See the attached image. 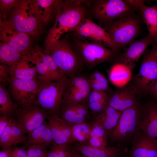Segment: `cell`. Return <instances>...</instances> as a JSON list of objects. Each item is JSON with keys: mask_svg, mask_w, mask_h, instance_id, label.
I'll return each mask as SVG.
<instances>
[{"mask_svg": "<svg viewBox=\"0 0 157 157\" xmlns=\"http://www.w3.org/2000/svg\"><path fill=\"white\" fill-rule=\"evenodd\" d=\"M153 43L152 40L148 35L144 38L134 40L129 45L126 51L119 55L115 60L116 62L123 63L133 70L136 63L147 47Z\"/></svg>", "mask_w": 157, "mask_h": 157, "instance_id": "16", "label": "cell"}, {"mask_svg": "<svg viewBox=\"0 0 157 157\" xmlns=\"http://www.w3.org/2000/svg\"><path fill=\"white\" fill-rule=\"evenodd\" d=\"M92 91L88 78L76 74L70 78L61 107L86 103Z\"/></svg>", "mask_w": 157, "mask_h": 157, "instance_id": "14", "label": "cell"}, {"mask_svg": "<svg viewBox=\"0 0 157 157\" xmlns=\"http://www.w3.org/2000/svg\"><path fill=\"white\" fill-rule=\"evenodd\" d=\"M7 65L4 64L0 63V83L3 85L8 82L9 73V68Z\"/></svg>", "mask_w": 157, "mask_h": 157, "instance_id": "39", "label": "cell"}, {"mask_svg": "<svg viewBox=\"0 0 157 157\" xmlns=\"http://www.w3.org/2000/svg\"><path fill=\"white\" fill-rule=\"evenodd\" d=\"M25 134L13 117L9 124L0 136V146L2 148H8L22 143L25 144L26 139Z\"/></svg>", "mask_w": 157, "mask_h": 157, "instance_id": "24", "label": "cell"}, {"mask_svg": "<svg viewBox=\"0 0 157 157\" xmlns=\"http://www.w3.org/2000/svg\"><path fill=\"white\" fill-rule=\"evenodd\" d=\"M8 82L11 95L18 106L33 103L40 85L38 79L22 80L10 76Z\"/></svg>", "mask_w": 157, "mask_h": 157, "instance_id": "13", "label": "cell"}, {"mask_svg": "<svg viewBox=\"0 0 157 157\" xmlns=\"http://www.w3.org/2000/svg\"><path fill=\"white\" fill-rule=\"evenodd\" d=\"M72 149L85 157H119L124 154L125 150L121 148L112 146L97 148L87 143H77Z\"/></svg>", "mask_w": 157, "mask_h": 157, "instance_id": "23", "label": "cell"}, {"mask_svg": "<svg viewBox=\"0 0 157 157\" xmlns=\"http://www.w3.org/2000/svg\"><path fill=\"white\" fill-rule=\"evenodd\" d=\"M125 1L134 8L140 10L147 27L148 35L152 40V44L157 45V6H147L142 0Z\"/></svg>", "mask_w": 157, "mask_h": 157, "instance_id": "20", "label": "cell"}, {"mask_svg": "<svg viewBox=\"0 0 157 157\" xmlns=\"http://www.w3.org/2000/svg\"><path fill=\"white\" fill-rule=\"evenodd\" d=\"M132 141L130 157H157V138H150L140 130Z\"/></svg>", "mask_w": 157, "mask_h": 157, "instance_id": "18", "label": "cell"}, {"mask_svg": "<svg viewBox=\"0 0 157 157\" xmlns=\"http://www.w3.org/2000/svg\"><path fill=\"white\" fill-rule=\"evenodd\" d=\"M70 78L67 77L41 84L33 103L45 110L50 115L58 114Z\"/></svg>", "mask_w": 157, "mask_h": 157, "instance_id": "5", "label": "cell"}, {"mask_svg": "<svg viewBox=\"0 0 157 157\" xmlns=\"http://www.w3.org/2000/svg\"><path fill=\"white\" fill-rule=\"evenodd\" d=\"M149 93L151 94L157 102V83L152 87Z\"/></svg>", "mask_w": 157, "mask_h": 157, "instance_id": "43", "label": "cell"}, {"mask_svg": "<svg viewBox=\"0 0 157 157\" xmlns=\"http://www.w3.org/2000/svg\"><path fill=\"white\" fill-rule=\"evenodd\" d=\"M50 114L33 104L18 107L13 117L26 133L40 126Z\"/></svg>", "mask_w": 157, "mask_h": 157, "instance_id": "12", "label": "cell"}, {"mask_svg": "<svg viewBox=\"0 0 157 157\" xmlns=\"http://www.w3.org/2000/svg\"><path fill=\"white\" fill-rule=\"evenodd\" d=\"M104 29L121 49L134 41L139 34V20L133 13L106 24Z\"/></svg>", "mask_w": 157, "mask_h": 157, "instance_id": "6", "label": "cell"}, {"mask_svg": "<svg viewBox=\"0 0 157 157\" xmlns=\"http://www.w3.org/2000/svg\"><path fill=\"white\" fill-rule=\"evenodd\" d=\"M88 79L92 90L107 94L111 91L107 79L101 72L97 71H94Z\"/></svg>", "mask_w": 157, "mask_h": 157, "instance_id": "34", "label": "cell"}, {"mask_svg": "<svg viewBox=\"0 0 157 157\" xmlns=\"http://www.w3.org/2000/svg\"><path fill=\"white\" fill-rule=\"evenodd\" d=\"M142 106L139 101L122 112L117 125L108 136L111 142L121 145L132 141L140 130Z\"/></svg>", "mask_w": 157, "mask_h": 157, "instance_id": "4", "label": "cell"}, {"mask_svg": "<svg viewBox=\"0 0 157 157\" xmlns=\"http://www.w3.org/2000/svg\"><path fill=\"white\" fill-rule=\"evenodd\" d=\"M47 119L52 134L53 144H69L75 142L72 135V125L58 114L50 115Z\"/></svg>", "mask_w": 157, "mask_h": 157, "instance_id": "17", "label": "cell"}, {"mask_svg": "<svg viewBox=\"0 0 157 157\" xmlns=\"http://www.w3.org/2000/svg\"><path fill=\"white\" fill-rule=\"evenodd\" d=\"M108 94L92 90L87 101L88 108L93 114L101 112L107 105Z\"/></svg>", "mask_w": 157, "mask_h": 157, "instance_id": "32", "label": "cell"}, {"mask_svg": "<svg viewBox=\"0 0 157 157\" xmlns=\"http://www.w3.org/2000/svg\"><path fill=\"white\" fill-rule=\"evenodd\" d=\"M88 108L86 103L61 107L60 117L71 125L84 122L89 115Z\"/></svg>", "mask_w": 157, "mask_h": 157, "instance_id": "25", "label": "cell"}, {"mask_svg": "<svg viewBox=\"0 0 157 157\" xmlns=\"http://www.w3.org/2000/svg\"><path fill=\"white\" fill-rule=\"evenodd\" d=\"M28 54L35 65L40 85L66 77L60 72L52 57L43 52L39 47L31 49Z\"/></svg>", "mask_w": 157, "mask_h": 157, "instance_id": "10", "label": "cell"}, {"mask_svg": "<svg viewBox=\"0 0 157 157\" xmlns=\"http://www.w3.org/2000/svg\"><path fill=\"white\" fill-rule=\"evenodd\" d=\"M90 125L91 130L87 143L95 147H107L108 144V136L102 126L95 120Z\"/></svg>", "mask_w": 157, "mask_h": 157, "instance_id": "30", "label": "cell"}, {"mask_svg": "<svg viewBox=\"0 0 157 157\" xmlns=\"http://www.w3.org/2000/svg\"><path fill=\"white\" fill-rule=\"evenodd\" d=\"M119 157H130L129 155L128 156H126L124 154H123V155H122Z\"/></svg>", "mask_w": 157, "mask_h": 157, "instance_id": "46", "label": "cell"}, {"mask_svg": "<svg viewBox=\"0 0 157 157\" xmlns=\"http://www.w3.org/2000/svg\"><path fill=\"white\" fill-rule=\"evenodd\" d=\"M11 157H28L27 151L23 148L15 147L11 151Z\"/></svg>", "mask_w": 157, "mask_h": 157, "instance_id": "40", "label": "cell"}, {"mask_svg": "<svg viewBox=\"0 0 157 157\" xmlns=\"http://www.w3.org/2000/svg\"><path fill=\"white\" fill-rule=\"evenodd\" d=\"M18 106L14 101L4 85L0 83V114L13 117Z\"/></svg>", "mask_w": 157, "mask_h": 157, "instance_id": "31", "label": "cell"}, {"mask_svg": "<svg viewBox=\"0 0 157 157\" xmlns=\"http://www.w3.org/2000/svg\"><path fill=\"white\" fill-rule=\"evenodd\" d=\"M138 73L133 84L141 93H149L157 83V60L152 49L145 51Z\"/></svg>", "mask_w": 157, "mask_h": 157, "instance_id": "9", "label": "cell"}, {"mask_svg": "<svg viewBox=\"0 0 157 157\" xmlns=\"http://www.w3.org/2000/svg\"><path fill=\"white\" fill-rule=\"evenodd\" d=\"M19 0H0V14L3 21L6 20L9 13L17 4Z\"/></svg>", "mask_w": 157, "mask_h": 157, "instance_id": "37", "label": "cell"}, {"mask_svg": "<svg viewBox=\"0 0 157 157\" xmlns=\"http://www.w3.org/2000/svg\"><path fill=\"white\" fill-rule=\"evenodd\" d=\"M72 136L74 141L77 143H87L91 130V125L86 123L74 124L72 125Z\"/></svg>", "mask_w": 157, "mask_h": 157, "instance_id": "35", "label": "cell"}, {"mask_svg": "<svg viewBox=\"0 0 157 157\" xmlns=\"http://www.w3.org/2000/svg\"><path fill=\"white\" fill-rule=\"evenodd\" d=\"M141 93L133 83H128L108 94L107 105L122 112L139 101Z\"/></svg>", "mask_w": 157, "mask_h": 157, "instance_id": "15", "label": "cell"}, {"mask_svg": "<svg viewBox=\"0 0 157 157\" xmlns=\"http://www.w3.org/2000/svg\"><path fill=\"white\" fill-rule=\"evenodd\" d=\"M46 147L39 145L28 146V157H47Z\"/></svg>", "mask_w": 157, "mask_h": 157, "instance_id": "38", "label": "cell"}, {"mask_svg": "<svg viewBox=\"0 0 157 157\" xmlns=\"http://www.w3.org/2000/svg\"><path fill=\"white\" fill-rule=\"evenodd\" d=\"M132 71L123 63L116 62L109 70V80L114 85L118 88L122 87L128 83Z\"/></svg>", "mask_w": 157, "mask_h": 157, "instance_id": "29", "label": "cell"}, {"mask_svg": "<svg viewBox=\"0 0 157 157\" xmlns=\"http://www.w3.org/2000/svg\"><path fill=\"white\" fill-rule=\"evenodd\" d=\"M76 45V52L83 64L92 68L101 63L115 60L119 50L79 39Z\"/></svg>", "mask_w": 157, "mask_h": 157, "instance_id": "7", "label": "cell"}, {"mask_svg": "<svg viewBox=\"0 0 157 157\" xmlns=\"http://www.w3.org/2000/svg\"><path fill=\"white\" fill-rule=\"evenodd\" d=\"M31 1L35 13L41 22L47 23L55 13H57L61 1L53 0Z\"/></svg>", "mask_w": 157, "mask_h": 157, "instance_id": "26", "label": "cell"}, {"mask_svg": "<svg viewBox=\"0 0 157 157\" xmlns=\"http://www.w3.org/2000/svg\"><path fill=\"white\" fill-rule=\"evenodd\" d=\"M11 147L2 148L0 151V157H11Z\"/></svg>", "mask_w": 157, "mask_h": 157, "instance_id": "42", "label": "cell"}, {"mask_svg": "<svg viewBox=\"0 0 157 157\" xmlns=\"http://www.w3.org/2000/svg\"><path fill=\"white\" fill-rule=\"evenodd\" d=\"M72 150V157H85L75 151L73 149Z\"/></svg>", "mask_w": 157, "mask_h": 157, "instance_id": "45", "label": "cell"}, {"mask_svg": "<svg viewBox=\"0 0 157 157\" xmlns=\"http://www.w3.org/2000/svg\"><path fill=\"white\" fill-rule=\"evenodd\" d=\"M12 117L4 115H0V136L3 133L6 128L10 123Z\"/></svg>", "mask_w": 157, "mask_h": 157, "instance_id": "41", "label": "cell"}, {"mask_svg": "<svg viewBox=\"0 0 157 157\" xmlns=\"http://www.w3.org/2000/svg\"><path fill=\"white\" fill-rule=\"evenodd\" d=\"M0 42L26 54L31 50V38L29 35L0 27Z\"/></svg>", "mask_w": 157, "mask_h": 157, "instance_id": "19", "label": "cell"}, {"mask_svg": "<svg viewBox=\"0 0 157 157\" xmlns=\"http://www.w3.org/2000/svg\"><path fill=\"white\" fill-rule=\"evenodd\" d=\"M152 49L153 50L154 55L157 60V45L152 44Z\"/></svg>", "mask_w": 157, "mask_h": 157, "instance_id": "44", "label": "cell"}, {"mask_svg": "<svg viewBox=\"0 0 157 157\" xmlns=\"http://www.w3.org/2000/svg\"><path fill=\"white\" fill-rule=\"evenodd\" d=\"M28 134L25 143L28 146L39 145L46 148L53 144L49 126L46 121L40 126Z\"/></svg>", "mask_w": 157, "mask_h": 157, "instance_id": "27", "label": "cell"}, {"mask_svg": "<svg viewBox=\"0 0 157 157\" xmlns=\"http://www.w3.org/2000/svg\"><path fill=\"white\" fill-rule=\"evenodd\" d=\"M122 113L107 105L95 120L102 126L108 136L117 125Z\"/></svg>", "mask_w": 157, "mask_h": 157, "instance_id": "28", "label": "cell"}, {"mask_svg": "<svg viewBox=\"0 0 157 157\" xmlns=\"http://www.w3.org/2000/svg\"><path fill=\"white\" fill-rule=\"evenodd\" d=\"M44 52L52 57L61 73L69 78L76 75L83 64L76 52L64 39L45 43Z\"/></svg>", "mask_w": 157, "mask_h": 157, "instance_id": "3", "label": "cell"}, {"mask_svg": "<svg viewBox=\"0 0 157 157\" xmlns=\"http://www.w3.org/2000/svg\"><path fill=\"white\" fill-rule=\"evenodd\" d=\"M140 130L146 135L157 138V102L149 101L142 105Z\"/></svg>", "mask_w": 157, "mask_h": 157, "instance_id": "21", "label": "cell"}, {"mask_svg": "<svg viewBox=\"0 0 157 157\" xmlns=\"http://www.w3.org/2000/svg\"><path fill=\"white\" fill-rule=\"evenodd\" d=\"M41 22L32 8L30 0H19L0 27L26 33L32 38L39 34Z\"/></svg>", "mask_w": 157, "mask_h": 157, "instance_id": "1", "label": "cell"}, {"mask_svg": "<svg viewBox=\"0 0 157 157\" xmlns=\"http://www.w3.org/2000/svg\"><path fill=\"white\" fill-rule=\"evenodd\" d=\"M85 12V7L81 1H61L45 42L58 39L64 33L73 30L84 18Z\"/></svg>", "mask_w": 157, "mask_h": 157, "instance_id": "2", "label": "cell"}, {"mask_svg": "<svg viewBox=\"0 0 157 157\" xmlns=\"http://www.w3.org/2000/svg\"><path fill=\"white\" fill-rule=\"evenodd\" d=\"M136 10L125 1L122 0H98L93 8L95 17L105 24L133 13Z\"/></svg>", "mask_w": 157, "mask_h": 157, "instance_id": "11", "label": "cell"}, {"mask_svg": "<svg viewBox=\"0 0 157 157\" xmlns=\"http://www.w3.org/2000/svg\"><path fill=\"white\" fill-rule=\"evenodd\" d=\"M47 157H72V148L68 144H53Z\"/></svg>", "mask_w": 157, "mask_h": 157, "instance_id": "36", "label": "cell"}, {"mask_svg": "<svg viewBox=\"0 0 157 157\" xmlns=\"http://www.w3.org/2000/svg\"><path fill=\"white\" fill-rule=\"evenodd\" d=\"M25 54L8 45L0 42V63L10 67L18 61Z\"/></svg>", "mask_w": 157, "mask_h": 157, "instance_id": "33", "label": "cell"}, {"mask_svg": "<svg viewBox=\"0 0 157 157\" xmlns=\"http://www.w3.org/2000/svg\"><path fill=\"white\" fill-rule=\"evenodd\" d=\"M8 68L10 76L15 78L22 80H38L35 65L28 53Z\"/></svg>", "mask_w": 157, "mask_h": 157, "instance_id": "22", "label": "cell"}, {"mask_svg": "<svg viewBox=\"0 0 157 157\" xmlns=\"http://www.w3.org/2000/svg\"><path fill=\"white\" fill-rule=\"evenodd\" d=\"M73 31L81 40L112 49H121L104 28L89 19L84 18Z\"/></svg>", "mask_w": 157, "mask_h": 157, "instance_id": "8", "label": "cell"}]
</instances>
